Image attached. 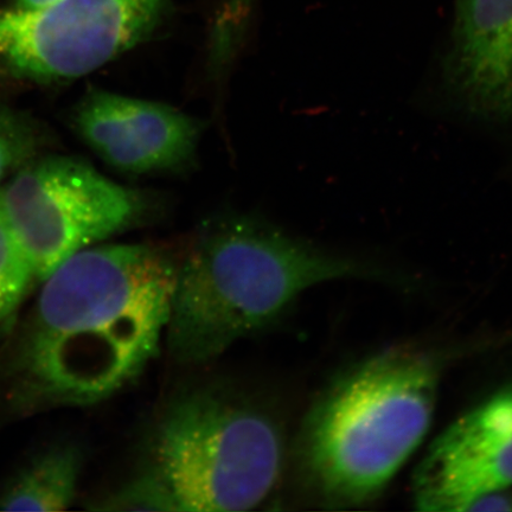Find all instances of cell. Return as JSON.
Returning a JSON list of instances; mask_svg holds the SVG:
<instances>
[{"label":"cell","mask_w":512,"mask_h":512,"mask_svg":"<svg viewBox=\"0 0 512 512\" xmlns=\"http://www.w3.org/2000/svg\"><path fill=\"white\" fill-rule=\"evenodd\" d=\"M179 262L145 243L92 246L62 262L10 351L19 411L94 405L136 380L168 328Z\"/></svg>","instance_id":"6da1fadb"},{"label":"cell","mask_w":512,"mask_h":512,"mask_svg":"<svg viewBox=\"0 0 512 512\" xmlns=\"http://www.w3.org/2000/svg\"><path fill=\"white\" fill-rule=\"evenodd\" d=\"M374 273L266 223L217 222L179 262L166 344L175 361L202 366L275 323L309 288Z\"/></svg>","instance_id":"7a4b0ae2"},{"label":"cell","mask_w":512,"mask_h":512,"mask_svg":"<svg viewBox=\"0 0 512 512\" xmlns=\"http://www.w3.org/2000/svg\"><path fill=\"white\" fill-rule=\"evenodd\" d=\"M438 384L437 363L395 351L325 390L300 438L305 476L325 504L356 507L387 488L430 430Z\"/></svg>","instance_id":"3957f363"},{"label":"cell","mask_w":512,"mask_h":512,"mask_svg":"<svg viewBox=\"0 0 512 512\" xmlns=\"http://www.w3.org/2000/svg\"><path fill=\"white\" fill-rule=\"evenodd\" d=\"M152 466L175 511L258 507L278 483L280 428L255 403L219 389H196L171 403L152 445Z\"/></svg>","instance_id":"277c9868"},{"label":"cell","mask_w":512,"mask_h":512,"mask_svg":"<svg viewBox=\"0 0 512 512\" xmlns=\"http://www.w3.org/2000/svg\"><path fill=\"white\" fill-rule=\"evenodd\" d=\"M0 203L41 283L70 256L136 227L152 209L144 192L60 155L25 163L0 189Z\"/></svg>","instance_id":"5b68a950"},{"label":"cell","mask_w":512,"mask_h":512,"mask_svg":"<svg viewBox=\"0 0 512 512\" xmlns=\"http://www.w3.org/2000/svg\"><path fill=\"white\" fill-rule=\"evenodd\" d=\"M172 0H60L41 10L0 9V61L37 83L78 80L156 34Z\"/></svg>","instance_id":"8992f818"},{"label":"cell","mask_w":512,"mask_h":512,"mask_svg":"<svg viewBox=\"0 0 512 512\" xmlns=\"http://www.w3.org/2000/svg\"><path fill=\"white\" fill-rule=\"evenodd\" d=\"M512 485V384L472 409L434 441L415 473L416 509L465 511Z\"/></svg>","instance_id":"52a82bcc"},{"label":"cell","mask_w":512,"mask_h":512,"mask_svg":"<svg viewBox=\"0 0 512 512\" xmlns=\"http://www.w3.org/2000/svg\"><path fill=\"white\" fill-rule=\"evenodd\" d=\"M76 132L124 174L175 171L195 157L200 127L174 107L92 89L76 105Z\"/></svg>","instance_id":"ba28073f"},{"label":"cell","mask_w":512,"mask_h":512,"mask_svg":"<svg viewBox=\"0 0 512 512\" xmlns=\"http://www.w3.org/2000/svg\"><path fill=\"white\" fill-rule=\"evenodd\" d=\"M444 83L460 110L512 123V0H457Z\"/></svg>","instance_id":"9c48e42d"},{"label":"cell","mask_w":512,"mask_h":512,"mask_svg":"<svg viewBox=\"0 0 512 512\" xmlns=\"http://www.w3.org/2000/svg\"><path fill=\"white\" fill-rule=\"evenodd\" d=\"M82 469L75 446L47 448L21 469L0 495V510L55 512L74 502Z\"/></svg>","instance_id":"30bf717a"},{"label":"cell","mask_w":512,"mask_h":512,"mask_svg":"<svg viewBox=\"0 0 512 512\" xmlns=\"http://www.w3.org/2000/svg\"><path fill=\"white\" fill-rule=\"evenodd\" d=\"M34 281H37L34 270L0 203V324L16 315Z\"/></svg>","instance_id":"8fae6325"},{"label":"cell","mask_w":512,"mask_h":512,"mask_svg":"<svg viewBox=\"0 0 512 512\" xmlns=\"http://www.w3.org/2000/svg\"><path fill=\"white\" fill-rule=\"evenodd\" d=\"M46 134L28 114L0 104V181L40 155Z\"/></svg>","instance_id":"7c38bea8"},{"label":"cell","mask_w":512,"mask_h":512,"mask_svg":"<svg viewBox=\"0 0 512 512\" xmlns=\"http://www.w3.org/2000/svg\"><path fill=\"white\" fill-rule=\"evenodd\" d=\"M108 511H175L169 492L155 473L147 470L143 475L121 486L94 507Z\"/></svg>","instance_id":"4fadbf2b"},{"label":"cell","mask_w":512,"mask_h":512,"mask_svg":"<svg viewBox=\"0 0 512 512\" xmlns=\"http://www.w3.org/2000/svg\"><path fill=\"white\" fill-rule=\"evenodd\" d=\"M465 511H512V496L505 490L490 492L476 498Z\"/></svg>","instance_id":"5bb4252c"},{"label":"cell","mask_w":512,"mask_h":512,"mask_svg":"<svg viewBox=\"0 0 512 512\" xmlns=\"http://www.w3.org/2000/svg\"><path fill=\"white\" fill-rule=\"evenodd\" d=\"M14 2L15 9L35 11L48 8V6L60 2V0H14Z\"/></svg>","instance_id":"9a60e30c"},{"label":"cell","mask_w":512,"mask_h":512,"mask_svg":"<svg viewBox=\"0 0 512 512\" xmlns=\"http://www.w3.org/2000/svg\"><path fill=\"white\" fill-rule=\"evenodd\" d=\"M5 73H8V70H6V68L4 67L3 62H2V61H0V78H2V76H3Z\"/></svg>","instance_id":"2e32d148"}]
</instances>
